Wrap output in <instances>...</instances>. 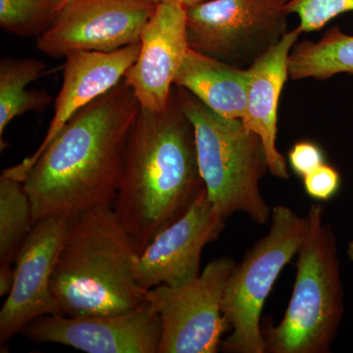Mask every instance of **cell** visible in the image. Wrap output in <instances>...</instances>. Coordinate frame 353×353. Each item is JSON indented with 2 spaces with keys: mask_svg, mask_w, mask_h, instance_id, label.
<instances>
[{
  "mask_svg": "<svg viewBox=\"0 0 353 353\" xmlns=\"http://www.w3.org/2000/svg\"><path fill=\"white\" fill-rule=\"evenodd\" d=\"M204 189L194 127L174 85L163 111L141 108L128 137L112 208L141 253Z\"/></svg>",
  "mask_w": 353,
  "mask_h": 353,
  "instance_id": "2",
  "label": "cell"
},
{
  "mask_svg": "<svg viewBox=\"0 0 353 353\" xmlns=\"http://www.w3.org/2000/svg\"><path fill=\"white\" fill-rule=\"evenodd\" d=\"M288 162L297 176L304 178L325 163L324 153L312 141H299L290 148Z\"/></svg>",
  "mask_w": 353,
  "mask_h": 353,
  "instance_id": "23",
  "label": "cell"
},
{
  "mask_svg": "<svg viewBox=\"0 0 353 353\" xmlns=\"http://www.w3.org/2000/svg\"><path fill=\"white\" fill-rule=\"evenodd\" d=\"M152 3H174L178 6H183V8H189V7L196 6V4L201 3V2L206 1V0H150Z\"/></svg>",
  "mask_w": 353,
  "mask_h": 353,
  "instance_id": "25",
  "label": "cell"
},
{
  "mask_svg": "<svg viewBox=\"0 0 353 353\" xmlns=\"http://www.w3.org/2000/svg\"><path fill=\"white\" fill-rule=\"evenodd\" d=\"M250 72L189 48L174 85L185 88L209 109L230 119L245 112Z\"/></svg>",
  "mask_w": 353,
  "mask_h": 353,
  "instance_id": "16",
  "label": "cell"
},
{
  "mask_svg": "<svg viewBox=\"0 0 353 353\" xmlns=\"http://www.w3.org/2000/svg\"><path fill=\"white\" fill-rule=\"evenodd\" d=\"M347 255L348 259L353 261V240L352 241H350V243H348Z\"/></svg>",
  "mask_w": 353,
  "mask_h": 353,
  "instance_id": "26",
  "label": "cell"
},
{
  "mask_svg": "<svg viewBox=\"0 0 353 353\" xmlns=\"http://www.w3.org/2000/svg\"><path fill=\"white\" fill-rule=\"evenodd\" d=\"M303 34L299 27L289 31L248 69L245 112L241 122L259 137L268 157L269 172L278 179L290 178L287 159L277 148L278 108L281 94L289 78L290 54Z\"/></svg>",
  "mask_w": 353,
  "mask_h": 353,
  "instance_id": "15",
  "label": "cell"
},
{
  "mask_svg": "<svg viewBox=\"0 0 353 353\" xmlns=\"http://www.w3.org/2000/svg\"><path fill=\"white\" fill-rule=\"evenodd\" d=\"M183 112L194 130L197 162L209 201L227 220L234 213L256 224L271 219L260 182L269 171L263 143L240 119H230L209 109L185 88L176 87Z\"/></svg>",
  "mask_w": 353,
  "mask_h": 353,
  "instance_id": "5",
  "label": "cell"
},
{
  "mask_svg": "<svg viewBox=\"0 0 353 353\" xmlns=\"http://www.w3.org/2000/svg\"><path fill=\"white\" fill-rule=\"evenodd\" d=\"M46 73V64L34 58L3 57L0 60V145L7 126L28 112H41L52 97L41 90H26Z\"/></svg>",
  "mask_w": 353,
  "mask_h": 353,
  "instance_id": "17",
  "label": "cell"
},
{
  "mask_svg": "<svg viewBox=\"0 0 353 353\" xmlns=\"http://www.w3.org/2000/svg\"><path fill=\"white\" fill-rule=\"evenodd\" d=\"M308 230L307 216L285 205L272 209L267 234L246 252L228 278L222 312L232 333L221 343L230 353H265L261 314L281 272L297 254Z\"/></svg>",
  "mask_w": 353,
  "mask_h": 353,
  "instance_id": "6",
  "label": "cell"
},
{
  "mask_svg": "<svg viewBox=\"0 0 353 353\" xmlns=\"http://www.w3.org/2000/svg\"><path fill=\"white\" fill-rule=\"evenodd\" d=\"M14 268L12 265H0V296L10 294L14 284Z\"/></svg>",
  "mask_w": 353,
  "mask_h": 353,
  "instance_id": "24",
  "label": "cell"
},
{
  "mask_svg": "<svg viewBox=\"0 0 353 353\" xmlns=\"http://www.w3.org/2000/svg\"><path fill=\"white\" fill-rule=\"evenodd\" d=\"M67 1H68V0H65V2H67Z\"/></svg>",
  "mask_w": 353,
  "mask_h": 353,
  "instance_id": "27",
  "label": "cell"
},
{
  "mask_svg": "<svg viewBox=\"0 0 353 353\" xmlns=\"http://www.w3.org/2000/svg\"><path fill=\"white\" fill-rule=\"evenodd\" d=\"M339 74H353V36L336 26L319 41L294 44L290 54L292 80L324 81Z\"/></svg>",
  "mask_w": 353,
  "mask_h": 353,
  "instance_id": "18",
  "label": "cell"
},
{
  "mask_svg": "<svg viewBox=\"0 0 353 353\" xmlns=\"http://www.w3.org/2000/svg\"><path fill=\"white\" fill-rule=\"evenodd\" d=\"M138 254L112 206L70 216L51 278L57 315L119 314L141 305L146 290L132 268Z\"/></svg>",
  "mask_w": 353,
  "mask_h": 353,
  "instance_id": "3",
  "label": "cell"
},
{
  "mask_svg": "<svg viewBox=\"0 0 353 353\" xmlns=\"http://www.w3.org/2000/svg\"><path fill=\"white\" fill-rule=\"evenodd\" d=\"M65 3V0H0V27L14 36L39 38Z\"/></svg>",
  "mask_w": 353,
  "mask_h": 353,
  "instance_id": "20",
  "label": "cell"
},
{
  "mask_svg": "<svg viewBox=\"0 0 353 353\" xmlns=\"http://www.w3.org/2000/svg\"><path fill=\"white\" fill-rule=\"evenodd\" d=\"M287 11L299 17L301 32H315L341 14L353 12V0H290Z\"/></svg>",
  "mask_w": 353,
  "mask_h": 353,
  "instance_id": "21",
  "label": "cell"
},
{
  "mask_svg": "<svg viewBox=\"0 0 353 353\" xmlns=\"http://www.w3.org/2000/svg\"><path fill=\"white\" fill-rule=\"evenodd\" d=\"M155 6L150 0H68L37 46L54 58L121 50L141 41Z\"/></svg>",
  "mask_w": 353,
  "mask_h": 353,
  "instance_id": "9",
  "label": "cell"
},
{
  "mask_svg": "<svg viewBox=\"0 0 353 353\" xmlns=\"http://www.w3.org/2000/svg\"><path fill=\"white\" fill-rule=\"evenodd\" d=\"M141 108L123 79L70 119L23 178L34 222L112 206Z\"/></svg>",
  "mask_w": 353,
  "mask_h": 353,
  "instance_id": "1",
  "label": "cell"
},
{
  "mask_svg": "<svg viewBox=\"0 0 353 353\" xmlns=\"http://www.w3.org/2000/svg\"><path fill=\"white\" fill-rule=\"evenodd\" d=\"M290 0H206L185 9L190 48L250 66L288 32Z\"/></svg>",
  "mask_w": 353,
  "mask_h": 353,
  "instance_id": "7",
  "label": "cell"
},
{
  "mask_svg": "<svg viewBox=\"0 0 353 353\" xmlns=\"http://www.w3.org/2000/svg\"><path fill=\"white\" fill-rule=\"evenodd\" d=\"M189 48L185 8L174 3L157 4L141 32L138 59L124 77L141 108L159 112L167 108Z\"/></svg>",
  "mask_w": 353,
  "mask_h": 353,
  "instance_id": "13",
  "label": "cell"
},
{
  "mask_svg": "<svg viewBox=\"0 0 353 353\" xmlns=\"http://www.w3.org/2000/svg\"><path fill=\"white\" fill-rule=\"evenodd\" d=\"M21 334L32 343H60L88 353H157L161 329L157 311L145 301L119 314L41 316Z\"/></svg>",
  "mask_w": 353,
  "mask_h": 353,
  "instance_id": "11",
  "label": "cell"
},
{
  "mask_svg": "<svg viewBox=\"0 0 353 353\" xmlns=\"http://www.w3.org/2000/svg\"><path fill=\"white\" fill-rule=\"evenodd\" d=\"M307 218L289 305L277 326L262 330L265 353H328L341 327L345 292L336 236L321 204L313 203Z\"/></svg>",
  "mask_w": 353,
  "mask_h": 353,
  "instance_id": "4",
  "label": "cell"
},
{
  "mask_svg": "<svg viewBox=\"0 0 353 353\" xmlns=\"http://www.w3.org/2000/svg\"><path fill=\"white\" fill-rule=\"evenodd\" d=\"M304 190L314 201H328L333 199L341 185L340 173L329 164H322L303 178Z\"/></svg>",
  "mask_w": 353,
  "mask_h": 353,
  "instance_id": "22",
  "label": "cell"
},
{
  "mask_svg": "<svg viewBox=\"0 0 353 353\" xmlns=\"http://www.w3.org/2000/svg\"><path fill=\"white\" fill-rule=\"evenodd\" d=\"M225 223L204 189L179 219L137 255L132 268L138 284L146 290L160 285L180 287L199 277L202 252L219 238Z\"/></svg>",
  "mask_w": 353,
  "mask_h": 353,
  "instance_id": "10",
  "label": "cell"
},
{
  "mask_svg": "<svg viewBox=\"0 0 353 353\" xmlns=\"http://www.w3.org/2000/svg\"><path fill=\"white\" fill-rule=\"evenodd\" d=\"M67 220L58 216L37 221L21 245L14 262L12 290L0 310L1 345L37 318L58 314L51 278Z\"/></svg>",
  "mask_w": 353,
  "mask_h": 353,
  "instance_id": "12",
  "label": "cell"
},
{
  "mask_svg": "<svg viewBox=\"0 0 353 353\" xmlns=\"http://www.w3.org/2000/svg\"><path fill=\"white\" fill-rule=\"evenodd\" d=\"M141 41L111 52L77 51L66 57L63 83L54 102V114L43 143L31 157L6 169L2 175L22 182L25 174L41 157L62 128L81 109L109 92L124 79L138 59Z\"/></svg>",
  "mask_w": 353,
  "mask_h": 353,
  "instance_id": "14",
  "label": "cell"
},
{
  "mask_svg": "<svg viewBox=\"0 0 353 353\" xmlns=\"http://www.w3.org/2000/svg\"><path fill=\"white\" fill-rule=\"evenodd\" d=\"M231 257L206 265L201 275L180 287L160 285L146 290L160 319L157 353H216L229 329L222 312L228 278L236 266Z\"/></svg>",
  "mask_w": 353,
  "mask_h": 353,
  "instance_id": "8",
  "label": "cell"
},
{
  "mask_svg": "<svg viewBox=\"0 0 353 353\" xmlns=\"http://www.w3.org/2000/svg\"><path fill=\"white\" fill-rule=\"evenodd\" d=\"M31 199L24 183L0 176V265H12L34 226Z\"/></svg>",
  "mask_w": 353,
  "mask_h": 353,
  "instance_id": "19",
  "label": "cell"
}]
</instances>
